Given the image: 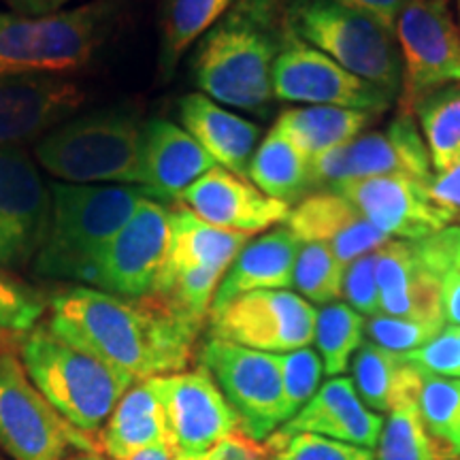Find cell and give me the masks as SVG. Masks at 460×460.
<instances>
[{"mask_svg": "<svg viewBox=\"0 0 460 460\" xmlns=\"http://www.w3.org/2000/svg\"><path fill=\"white\" fill-rule=\"evenodd\" d=\"M0 3L20 15H51L68 9L77 0H0Z\"/></svg>", "mask_w": 460, "mask_h": 460, "instance_id": "cell-48", "label": "cell"}, {"mask_svg": "<svg viewBox=\"0 0 460 460\" xmlns=\"http://www.w3.org/2000/svg\"><path fill=\"white\" fill-rule=\"evenodd\" d=\"M113 15L111 0H94L51 15L0 11V77L77 71L107 39Z\"/></svg>", "mask_w": 460, "mask_h": 460, "instance_id": "cell-5", "label": "cell"}, {"mask_svg": "<svg viewBox=\"0 0 460 460\" xmlns=\"http://www.w3.org/2000/svg\"><path fill=\"white\" fill-rule=\"evenodd\" d=\"M237 0H163L160 7V71L171 79L183 54L214 28Z\"/></svg>", "mask_w": 460, "mask_h": 460, "instance_id": "cell-30", "label": "cell"}, {"mask_svg": "<svg viewBox=\"0 0 460 460\" xmlns=\"http://www.w3.org/2000/svg\"><path fill=\"white\" fill-rule=\"evenodd\" d=\"M416 405L433 444L435 458H456L452 447V429L460 410V379L430 376L424 371Z\"/></svg>", "mask_w": 460, "mask_h": 460, "instance_id": "cell-33", "label": "cell"}, {"mask_svg": "<svg viewBox=\"0 0 460 460\" xmlns=\"http://www.w3.org/2000/svg\"><path fill=\"white\" fill-rule=\"evenodd\" d=\"M284 224L301 243L329 247L345 269L356 258L377 252L390 241L335 190L307 194L292 207Z\"/></svg>", "mask_w": 460, "mask_h": 460, "instance_id": "cell-20", "label": "cell"}, {"mask_svg": "<svg viewBox=\"0 0 460 460\" xmlns=\"http://www.w3.org/2000/svg\"><path fill=\"white\" fill-rule=\"evenodd\" d=\"M458 9H460V0H458Z\"/></svg>", "mask_w": 460, "mask_h": 460, "instance_id": "cell-54", "label": "cell"}, {"mask_svg": "<svg viewBox=\"0 0 460 460\" xmlns=\"http://www.w3.org/2000/svg\"><path fill=\"white\" fill-rule=\"evenodd\" d=\"M278 362L281 369V386H284L288 418H295L320 390L324 365H322L320 354L312 348L278 354Z\"/></svg>", "mask_w": 460, "mask_h": 460, "instance_id": "cell-37", "label": "cell"}, {"mask_svg": "<svg viewBox=\"0 0 460 460\" xmlns=\"http://www.w3.org/2000/svg\"><path fill=\"white\" fill-rule=\"evenodd\" d=\"M444 329L446 326L411 318H396V315L386 314L371 315L365 322V332L369 335V341L394 354H407L411 349L422 348Z\"/></svg>", "mask_w": 460, "mask_h": 460, "instance_id": "cell-40", "label": "cell"}, {"mask_svg": "<svg viewBox=\"0 0 460 460\" xmlns=\"http://www.w3.org/2000/svg\"><path fill=\"white\" fill-rule=\"evenodd\" d=\"M180 122L217 164L250 180L247 172L261 146V126L228 111L200 92L180 101Z\"/></svg>", "mask_w": 460, "mask_h": 460, "instance_id": "cell-24", "label": "cell"}, {"mask_svg": "<svg viewBox=\"0 0 460 460\" xmlns=\"http://www.w3.org/2000/svg\"><path fill=\"white\" fill-rule=\"evenodd\" d=\"M180 200L205 222L233 233H261L284 224L292 207L258 190L245 177L214 166L194 181Z\"/></svg>", "mask_w": 460, "mask_h": 460, "instance_id": "cell-19", "label": "cell"}, {"mask_svg": "<svg viewBox=\"0 0 460 460\" xmlns=\"http://www.w3.org/2000/svg\"><path fill=\"white\" fill-rule=\"evenodd\" d=\"M388 175H407L424 183L435 175L429 147L411 113L399 111L384 130L362 132L352 143L312 163L314 192Z\"/></svg>", "mask_w": 460, "mask_h": 460, "instance_id": "cell-11", "label": "cell"}, {"mask_svg": "<svg viewBox=\"0 0 460 460\" xmlns=\"http://www.w3.org/2000/svg\"><path fill=\"white\" fill-rule=\"evenodd\" d=\"M124 460H177V454L171 450V446H152Z\"/></svg>", "mask_w": 460, "mask_h": 460, "instance_id": "cell-49", "label": "cell"}, {"mask_svg": "<svg viewBox=\"0 0 460 460\" xmlns=\"http://www.w3.org/2000/svg\"><path fill=\"white\" fill-rule=\"evenodd\" d=\"M284 13L296 39L399 99L401 49L394 32L382 22L332 0H284Z\"/></svg>", "mask_w": 460, "mask_h": 460, "instance_id": "cell-7", "label": "cell"}, {"mask_svg": "<svg viewBox=\"0 0 460 460\" xmlns=\"http://www.w3.org/2000/svg\"><path fill=\"white\" fill-rule=\"evenodd\" d=\"M430 200L450 217L452 224H460V160L452 169L435 172L427 183Z\"/></svg>", "mask_w": 460, "mask_h": 460, "instance_id": "cell-45", "label": "cell"}, {"mask_svg": "<svg viewBox=\"0 0 460 460\" xmlns=\"http://www.w3.org/2000/svg\"><path fill=\"white\" fill-rule=\"evenodd\" d=\"M22 365L49 405L85 435L105 427L126 390L137 384L49 329L28 332L22 343Z\"/></svg>", "mask_w": 460, "mask_h": 460, "instance_id": "cell-4", "label": "cell"}, {"mask_svg": "<svg viewBox=\"0 0 460 460\" xmlns=\"http://www.w3.org/2000/svg\"><path fill=\"white\" fill-rule=\"evenodd\" d=\"M84 99V90L62 75L0 77V149L43 137L66 122Z\"/></svg>", "mask_w": 460, "mask_h": 460, "instance_id": "cell-18", "label": "cell"}, {"mask_svg": "<svg viewBox=\"0 0 460 460\" xmlns=\"http://www.w3.org/2000/svg\"><path fill=\"white\" fill-rule=\"evenodd\" d=\"M141 128L139 115L124 109L84 115L45 132L34 156L65 183L137 186Z\"/></svg>", "mask_w": 460, "mask_h": 460, "instance_id": "cell-6", "label": "cell"}, {"mask_svg": "<svg viewBox=\"0 0 460 460\" xmlns=\"http://www.w3.org/2000/svg\"><path fill=\"white\" fill-rule=\"evenodd\" d=\"M217 163L183 126L154 118L143 122L139 181L154 199H180Z\"/></svg>", "mask_w": 460, "mask_h": 460, "instance_id": "cell-21", "label": "cell"}, {"mask_svg": "<svg viewBox=\"0 0 460 460\" xmlns=\"http://www.w3.org/2000/svg\"><path fill=\"white\" fill-rule=\"evenodd\" d=\"M402 356L365 341L354 356L352 382L360 401L376 411H390Z\"/></svg>", "mask_w": 460, "mask_h": 460, "instance_id": "cell-34", "label": "cell"}, {"mask_svg": "<svg viewBox=\"0 0 460 460\" xmlns=\"http://www.w3.org/2000/svg\"><path fill=\"white\" fill-rule=\"evenodd\" d=\"M247 177L267 197L290 207L314 192L312 160L275 126L258 146Z\"/></svg>", "mask_w": 460, "mask_h": 460, "instance_id": "cell-29", "label": "cell"}, {"mask_svg": "<svg viewBox=\"0 0 460 460\" xmlns=\"http://www.w3.org/2000/svg\"><path fill=\"white\" fill-rule=\"evenodd\" d=\"M301 250V241L290 228L278 226L250 239L217 286L211 312L256 290H286L292 286L295 262ZM209 312V314H211Z\"/></svg>", "mask_w": 460, "mask_h": 460, "instance_id": "cell-25", "label": "cell"}, {"mask_svg": "<svg viewBox=\"0 0 460 460\" xmlns=\"http://www.w3.org/2000/svg\"><path fill=\"white\" fill-rule=\"evenodd\" d=\"M264 444L273 452V460H376V454L367 447L332 441L314 433L292 435L288 439L269 437Z\"/></svg>", "mask_w": 460, "mask_h": 460, "instance_id": "cell-39", "label": "cell"}, {"mask_svg": "<svg viewBox=\"0 0 460 460\" xmlns=\"http://www.w3.org/2000/svg\"><path fill=\"white\" fill-rule=\"evenodd\" d=\"M384 420L367 410L349 377H332L295 418L271 435L273 439H288L292 435L314 433L332 437L335 441L373 450L382 433Z\"/></svg>", "mask_w": 460, "mask_h": 460, "instance_id": "cell-23", "label": "cell"}, {"mask_svg": "<svg viewBox=\"0 0 460 460\" xmlns=\"http://www.w3.org/2000/svg\"><path fill=\"white\" fill-rule=\"evenodd\" d=\"M318 309L290 290H256L209 314V339L269 354L314 343Z\"/></svg>", "mask_w": 460, "mask_h": 460, "instance_id": "cell-12", "label": "cell"}, {"mask_svg": "<svg viewBox=\"0 0 460 460\" xmlns=\"http://www.w3.org/2000/svg\"><path fill=\"white\" fill-rule=\"evenodd\" d=\"M48 329L132 382L181 373L200 332L156 298H122L88 286L51 298Z\"/></svg>", "mask_w": 460, "mask_h": 460, "instance_id": "cell-1", "label": "cell"}, {"mask_svg": "<svg viewBox=\"0 0 460 460\" xmlns=\"http://www.w3.org/2000/svg\"><path fill=\"white\" fill-rule=\"evenodd\" d=\"M376 447V460H437L418 405L411 402L390 410Z\"/></svg>", "mask_w": 460, "mask_h": 460, "instance_id": "cell-36", "label": "cell"}, {"mask_svg": "<svg viewBox=\"0 0 460 460\" xmlns=\"http://www.w3.org/2000/svg\"><path fill=\"white\" fill-rule=\"evenodd\" d=\"M401 356L430 376L460 379V341L454 326H446L439 335L424 343L422 348Z\"/></svg>", "mask_w": 460, "mask_h": 460, "instance_id": "cell-41", "label": "cell"}, {"mask_svg": "<svg viewBox=\"0 0 460 460\" xmlns=\"http://www.w3.org/2000/svg\"><path fill=\"white\" fill-rule=\"evenodd\" d=\"M250 237L252 234L217 228L188 207H175L171 209V243L163 273L211 271L224 275L250 243Z\"/></svg>", "mask_w": 460, "mask_h": 460, "instance_id": "cell-26", "label": "cell"}, {"mask_svg": "<svg viewBox=\"0 0 460 460\" xmlns=\"http://www.w3.org/2000/svg\"><path fill=\"white\" fill-rule=\"evenodd\" d=\"M0 460H3V458H0Z\"/></svg>", "mask_w": 460, "mask_h": 460, "instance_id": "cell-55", "label": "cell"}, {"mask_svg": "<svg viewBox=\"0 0 460 460\" xmlns=\"http://www.w3.org/2000/svg\"><path fill=\"white\" fill-rule=\"evenodd\" d=\"M68 460H107V458L101 456L99 452H82V454H79V456H73V458H68Z\"/></svg>", "mask_w": 460, "mask_h": 460, "instance_id": "cell-51", "label": "cell"}, {"mask_svg": "<svg viewBox=\"0 0 460 460\" xmlns=\"http://www.w3.org/2000/svg\"><path fill=\"white\" fill-rule=\"evenodd\" d=\"M394 37L402 60L401 111L460 84V31L446 0H405L396 15Z\"/></svg>", "mask_w": 460, "mask_h": 460, "instance_id": "cell-9", "label": "cell"}, {"mask_svg": "<svg viewBox=\"0 0 460 460\" xmlns=\"http://www.w3.org/2000/svg\"><path fill=\"white\" fill-rule=\"evenodd\" d=\"M413 245L424 267L430 269L437 278H444L447 271L460 273V224H450Z\"/></svg>", "mask_w": 460, "mask_h": 460, "instance_id": "cell-43", "label": "cell"}, {"mask_svg": "<svg viewBox=\"0 0 460 460\" xmlns=\"http://www.w3.org/2000/svg\"><path fill=\"white\" fill-rule=\"evenodd\" d=\"M365 318L348 303H329L315 315L314 343L329 376L348 371L349 360L365 343Z\"/></svg>", "mask_w": 460, "mask_h": 460, "instance_id": "cell-32", "label": "cell"}, {"mask_svg": "<svg viewBox=\"0 0 460 460\" xmlns=\"http://www.w3.org/2000/svg\"><path fill=\"white\" fill-rule=\"evenodd\" d=\"M456 332H458V341H460V329H456Z\"/></svg>", "mask_w": 460, "mask_h": 460, "instance_id": "cell-53", "label": "cell"}, {"mask_svg": "<svg viewBox=\"0 0 460 460\" xmlns=\"http://www.w3.org/2000/svg\"><path fill=\"white\" fill-rule=\"evenodd\" d=\"M379 314L444 326L441 278L418 258L411 241L390 239L376 252Z\"/></svg>", "mask_w": 460, "mask_h": 460, "instance_id": "cell-22", "label": "cell"}, {"mask_svg": "<svg viewBox=\"0 0 460 460\" xmlns=\"http://www.w3.org/2000/svg\"><path fill=\"white\" fill-rule=\"evenodd\" d=\"M341 295L360 315L379 314V290L376 279V252L356 258L348 264L343 275Z\"/></svg>", "mask_w": 460, "mask_h": 460, "instance_id": "cell-42", "label": "cell"}, {"mask_svg": "<svg viewBox=\"0 0 460 460\" xmlns=\"http://www.w3.org/2000/svg\"><path fill=\"white\" fill-rule=\"evenodd\" d=\"M200 460H273V452L264 441H254L241 430H234L205 452Z\"/></svg>", "mask_w": 460, "mask_h": 460, "instance_id": "cell-44", "label": "cell"}, {"mask_svg": "<svg viewBox=\"0 0 460 460\" xmlns=\"http://www.w3.org/2000/svg\"><path fill=\"white\" fill-rule=\"evenodd\" d=\"M273 94L284 102L356 109L376 115L388 111L396 101L386 90L345 71L335 60L303 43L295 34L275 60Z\"/></svg>", "mask_w": 460, "mask_h": 460, "instance_id": "cell-14", "label": "cell"}, {"mask_svg": "<svg viewBox=\"0 0 460 460\" xmlns=\"http://www.w3.org/2000/svg\"><path fill=\"white\" fill-rule=\"evenodd\" d=\"M413 115L429 147L433 171L452 169L460 160V84L424 96L413 107Z\"/></svg>", "mask_w": 460, "mask_h": 460, "instance_id": "cell-31", "label": "cell"}, {"mask_svg": "<svg viewBox=\"0 0 460 460\" xmlns=\"http://www.w3.org/2000/svg\"><path fill=\"white\" fill-rule=\"evenodd\" d=\"M332 3H339L348 9L360 11V13L376 17L377 22H382L384 26L394 32L396 15H399V11L405 0H332Z\"/></svg>", "mask_w": 460, "mask_h": 460, "instance_id": "cell-46", "label": "cell"}, {"mask_svg": "<svg viewBox=\"0 0 460 460\" xmlns=\"http://www.w3.org/2000/svg\"><path fill=\"white\" fill-rule=\"evenodd\" d=\"M0 447L13 460H62L71 450L96 452V444L49 405L11 354H0Z\"/></svg>", "mask_w": 460, "mask_h": 460, "instance_id": "cell-10", "label": "cell"}, {"mask_svg": "<svg viewBox=\"0 0 460 460\" xmlns=\"http://www.w3.org/2000/svg\"><path fill=\"white\" fill-rule=\"evenodd\" d=\"M376 118V113L356 111V109L303 105L281 111L273 126L290 137L314 163L315 158L324 156L332 149L352 143L356 137L369 130Z\"/></svg>", "mask_w": 460, "mask_h": 460, "instance_id": "cell-28", "label": "cell"}, {"mask_svg": "<svg viewBox=\"0 0 460 460\" xmlns=\"http://www.w3.org/2000/svg\"><path fill=\"white\" fill-rule=\"evenodd\" d=\"M345 267L341 261L322 243H301L292 286L305 301L329 305L341 296Z\"/></svg>", "mask_w": 460, "mask_h": 460, "instance_id": "cell-35", "label": "cell"}, {"mask_svg": "<svg viewBox=\"0 0 460 460\" xmlns=\"http://www.w3.org/2000/svg\"><path fill=\"white\" fill-rule=\"evenodd\" d=\"M101 446L111 460H124L152 446H169L164 407L154 379L126 390L102 429Z\"/></svg>", "mask_w": 460, "mask_h": 460, "instance_id": "cell-27", "label": "cell"}, {"mask_svg": "<svg viewBox=\"0 0 460 460\" xmlns=\"http://www.w3.org/2000/svg\"><path fill=\"white\" fill-rule=\"evenodd\" d=\"M441 312L447 326L460 329V273L447 271L441 278Z\"/></svg>", "mask_w": 460, "mask_h": 460, "instance_id": "cell-47", "label": "cell"}, {"mask_svg": "<svg viewBox=\"0 0 460 460\" xmlns=\"http://www.w3.org/2000/svg\"><path fill=\"white\" fill-rule=\"evenodd\" d=\"M48 309V298L0 273V335H28Z\"/></svg>", "mask_w": 460, "mask_h": 460, "instance_id": "cell-38", "label": "cell"}, {"mask_svg": "<svg viewBox=\"0 0 460 460\" xmlns=\"http://www.w3.org/2000/svg\"><path fill=\"white\" fill-rule=\"evenodd\" d=\"M169 243L171 209L156 199H143L109 241L90 286L122 298L152 296L169 256Z\"/></svg>", "mask_w": 460, "mask_h": 460, "instance_id": "cell-13", "label": "cell"}, {"mask_svg": "<svg viewBox=\"0 0 460 460\" xmlns=\"http://www.w3.org/2000/svg\"><path fill=\"white\" fill-rule=\"evenodd\" d=\"M177 460H200V456H177Z\"/></svg>", "mask_w": 460, "mask_h": 460, "instance_id": "cell-52", "label": "cell"}, {"mask_svg": "<svg viewBox=\"0 0 460 460\" xmlns=\"http://www.w3.org/2000/svg\"><path fill=\"white\" fill-rule=\"evenodd\" d=\"M452 447H454V452H456V456H460V410H458L456 422H454V429H452Z\"/></svg>", "mask_w": 460, "mask_h": 460, "instance_id": "cell-50", "label": "cell"}, {"mask_svg": "<svg viewBox=\"0 0 460 460\" xmlns=\"http://www.w3.org/2000/svg\"><path fill=\"white\" fill-rule=\"evenodd\" d=\"M200 367L214 377L224 399L237 413L239 430L250 439L267 441L290 420L278 354L207 339L200 349Z\"/></svg>", "mask_w": 460, "mask_h": 460, "instance_id": "cell-8", "label": "cell"}, {"mask_svg": "<svg viewBox=\"0 0 460 460\" xmlns=\"http://www.w3.org/2000/svg\"><path fill=\"white\" fill-rule=\"evenodd\" d=\"M290 37L284 0H237L194 45L192 82L220 105L264 111L275 96V60Z\"/></svg>", "mask_w": 460, "mask_h": 460, "instance_id": "cell-2", "label": "cell"}, {"mask_svg": "<svg viewBox=\"0 0 460 460\" xmlns=\"http://www.w3.org/2000/svg\"><path fill=\"white\" fill-rule=\"evenodd\" d=\"M51 217V188L22 147L0 149V267L17 269L41 250Z\"/></svg>", "mask_w": 460, "mask_h": 460, "instance_id": "cell-16", "label": "cell"}, {"mask_svg": "<svg viewBox=\"0 0 460 460\" xmlns=\"http://www.w3.org/2000/svg\"><path fill=\"white\" fill-rule=\"evenodd\" d=\"M49 188V228L34 258V271L51 279L92 284L94 269L109 241L143 199L154 197L141 186H82L54 181Z\"/></svg>", "mask_w": 460, "mask_h": 460, "instance_id": "cell-3", "label": "cell"}, {"mask_svg": "<svg viewBox=\"0 0 460 460\" xmlns=\"http://www.w3.org/2000/svg\"><path fill=\"white\" fill-rule=\"evenodd\" d=\"M388 239L422 241L450 226V217L430 200L427 183L407 175L369 177L335 188Z\"/></svg>", "mask_w": 460, "mask_h": 460, "instance_id": "cell-17", "label": "cell"}, {"mask_svg": "<svg viewBox=\"0 0 460 460\" xmlns=\"http://www.w3.org/2000/svg\"><path fill=\"white\" fill-rule=\"evenodd\" d=\"M152 379L164 407L169 446L177 456H203L239 430L237 413L203 367Z\"/></svg>", "mask_w": 460, "mask_h": 460, "instance_id": "cell-15", "label": "cell"}]
</instances>
